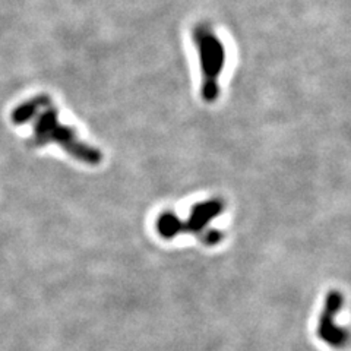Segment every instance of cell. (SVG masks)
Masks as SVG:
<instances>
[{"label":"cell","instance_id":"obj_2","mask_svg":"<svg viewBox=\"0 0 351 351\" xmlns=\"http://www.w3.org/2000/svg\"><path fill=\"white\" fill-rule=\"evenodd\" d=\"M192 41L201 68V97L206 103H214L219 97V76L227 62L226 46L208 22H197L193 27Z\"/></svg>","mask_w":351,"mask_h":351},{"label":"cell","instance_id":"obj_1","mask_svg":"<svg viewBox=\"0 0 351 351\" xmlns=\"http://www.w3.org/2000/svg\"><path fill=\"white\" fill-rule=\"evenodd\" d=\"M31 120H34V135L31 139L34 147L58 144L73 158L88 164V166H98L103 161V154L100 151L85 144L76 135L73 128L60 122L58 108L54 107L47 95Z\"/></svg>","mask_w":351,"mask_h":351},{"label":"cell","instance_id":"obj_4","mask_svg":"<svg viewBox=\"0 0 351 351\" xmlns=\"http://www.w3.org/2000/svg\"><path fill=\"white\" fill-rule=\"evenodd\" d=\"M224 202L221 199H211L197 204L192 208V213L189 219L180 221L179 219V233L188 232V233H201L202 230L208 226V223L213 221L215 217L223 213Z\"/></svg>","mask_w":351,"mask_h":351},{"label":"cell","instance_id":"obj_3","mask_svg":"<svg viewBox=\"0 0 351 351\" xmlns=\"http://www.w3.org/2000/svg\"><path fill=\"white\" fill-rule=\"evenodd\" d=\"M343 303L344 298L341 293L337 290L329 291L325 298V306L319 325H317V335H319L324 343L334 348H344L348 341V332L344 328L335 324V315L341 311Z\"/></svg>","mask_w":351,"mask_h":351}]
</instances>
